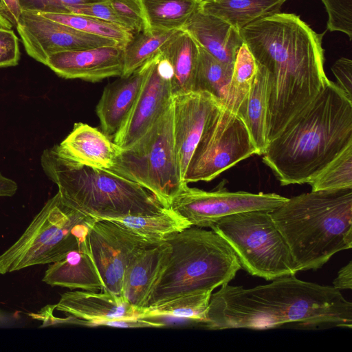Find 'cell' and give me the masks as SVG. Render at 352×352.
<instances>
[{
    "mask_svg": "<svg viewBox=\"0 0 352 352\" xmlns=\"http://www.w3.org/2000/svg\"><path fill=\"white\" fill-rule=\"evenodd\" d=\"M256 62L270 79L267 141L274 139L329 81L322 40L299 16L277 12L241 30Z\"/></svg>",
    "mask_w": 352,
    "mask_h": 352,
    "instance_id": "obj_1",
    "label": "cell"
},
{
    "mask_svg": "<svg viewBox=\"0 0 352 352\" xmlns=\"http://www.w3.org/2000/svg\"><path fill=\"white\" fill-rule=\"evenodd\" d=\"M291 324L352 327V303L333 286L283 276L251 288L224 284L211 294L202 327L267 329Z\"/></svg>",
    "mask_w": 352,
    "mask_h": 352,
    "instance_id": "obj_2",
    "label": "cell"
},
{
    "mask_svg": "<svg viewBox=\"0 0 352 352\" xmlns=\"http://www.w3.org/2000/svg\"><path fill=\"white\" fill-rule=\"evenodd\" d=\"M352 144V100L337 85L317 96L271 141L263 162L282 186L302 184Z\"/></svg>",
    "mask_w": 352,
    "mask_h": 352,
    "instance_id": "obj_3",
    "label": "cell"
},
{
    "mask_svg": "<svg viewBox=\"0 0 352 352\" xmlns=\"http://www.w3.org/2000/svg\"><path fill=\"white\" fill-rule=\"evenodd\" d=\"M270 214L297 272L319 270L335 254L352 248V188L294 196Z\"/></svg>",
    "mask_w": 352,
    "mask_h": 352,
    "instance_id": "obj_4",
    "label": "cell"
},
{
    "mask_svg": "<svg viewBox=\"0 0 352 352\" xmlns=\"http://www.w3.org/2000/svg\"><path fill=\"white\" fill-rule=\"evenodd\" d=\"M41 164L68 205L96 219L153 214L165 208L140 184L110 170L77 163L57 145L43 151Z\"/></svg>",
    "mask_w": 352,
    "mask_h": 352,
    "instance_id": "obj_5",
    "label": "cell"
},
{
    "mask_svg": "<svg viewBox=\"0 0 352 352\" xmlns=\"http://www.w3.org/2000/svg\"><path fill=\"white\" fill-rule=\"evenodd\" d=\"M164 241L170 246L167 263L146 307L190 294L212 293L241 268L233 250L212 230L191 226Z\"/></svg>",
    "mask_w": 352,
    "mask_h": 352,
    "instance_id": "obj_6",
    "label": "cell"
},
{
    "mask_svg": "<svg viewBox=\"0 0 352 352\" xmlns=\"http://www.w3.org/2000/svg\"><path fill=\"white\" fill-rule=\"evenodd\" d=\"M95 220L68 205L57 192L21 236L0 255V274L62 259L88 240Z\"/></svg>",
    "mask_w": 352,
    "mask_h": 352,
    "instance_id": "obj_7",
    "label": "cell"
},
{
    "mask_svg": "<svg viewBox=\"0 0 352 352\" xmlns=\"http://www.w3.org/2000/svg\"><path fill=\"white\" fill-rule=\"evenodd\" d=\"M149 190L165 208L186 184L177 162L173 102L146 133L121 150L109 170Z\"/></svg>",
    "mask_w": 352,
    "mask_h": 352,
    "instance_id": "obj_8",
    "label": "cell"
},
{
    "mask_svg": "<svg viewBox=\"0 0 352 352\" xmlns=\"http://www.w3.org/2000/svg\"><path fill=\"white\" fill-rule=\"evenodd\" d=\"M270 211L256 210L233 214L210 228L229 244L241 267L250 275L266 280L298 272Z\"/></svg>",
    "mask_w": 352,
    "mask_h": 352,
    "instance_id": "obj_9",
    "label": "cell"
},
{
    "mask_svg": "<svg viewBox=\"0 0 352 352\" xmlns=\"http://www.w3.org/2000/svg\"><path fill=\"white\" fill-rule=\"evenodd\" d=\"M254 154L258 151L244 122L223 105L197 144L184 182H210Z\"/></svg>",
    "mask_w": 352,
    "mask_h": 352,
    "instance_id": "obj_10",
    "label": "cell"
},
{
    "mask_svg": "<svg viewBox=\"0 0 352 352\" xmlns=\"http://www.w3.org/2000/svg\"><path fill=\"white\" fill-rule=\"evenodd\" d=\"M287 199L276 193L230 192L222 183L212 191L190 188L186 184L173 198L168 208L192 226L210 228L228 215L250 210H272Z\"/></svg>",
    "mask_w": 352,
    "mask_h": 352,
    "instance_id": "obj_11",
    "label": "cell"
},
{
    "mask_svg": "<svg viewBox=\"0 0 352 352\" xmlns=\"http://www.w3.org/2000/svg\"><path fill=\"white\" fill-rule=\"evenodd\" d=\"M91 253L104 284L103 290L122 296L125 270L142 250L153 246L124 227L96 219L89 232Z\"/></svg>",
    "mask_w": 352,
    "mask_h": 352,
    "instance_id": "obj_12",
    "label": "cell"
},
{
    "mask_svg": "<svg viewBox=\"0 0 352 352\" xmlns=\"http://www.w3.org/2000/svg\"><path fill=\"white\" fill-rule=\"evenodd\" d=\"M171 71L161 53L152 59L135 101L113 141L121 148L142 137L172 103Z\"/></svg>",
    "mask_w": 352,
    "mask_h": 352,
    "instance_id": "obj_13",
    "label": "cell"
},
{
    "mask_svg": "<svg viewBox=\"0 0 352 352\" xmlns=\"http://www.w3.org/2000/svg\"><path fill=\"white\" fill-rule=\"evenodd\" d=\"M16 28L27 54L44 65L49 56L58 52L120 45L113 40L78 30L32 11L23 10Z\"/></svg>",
    "mask_w": 352,
    "mask_h": 352,
    "instance_id": "obj_14",
    "label": "cell"
},
{
    "mask_svg": "<svg viewBox=\"0 0 352 352\" xmlns=\"http://www.w3.org/2000/svg\"><path fill=\"white\" fill-rule=\"evenodd\" d=\"M223 104L206 91L178 92L173 97L175 151L182 177L206 128Z\"/></svg>",
    "mask_w": 352,
    "mask_h": 352,
    "instance_id": "obj_15",
    "label": "cell"
},
{
    "mask_svg": "<svg viewBox=\"0 0 352 352\" xmlns=\"http://www.w3.org/2000/svg\"><path fill=\"white\" fill-rule=\"evenodd\" d=\"M124 52L121 45L62 51L49 56L45 65L61 78L95 82L122 75Z\"/></svg>",
    "mask_w": 352,
    "mask_h": 352,
    "instance_id": "obj_16",
    "label": "cell"
},
{
    "mask_svg": "<svg viewBox=\"0 0 352 352\" xmlns=\"http://www.w3.org/2000/svg\"><path fill=\"white\" fill-rule=\"evenodd\" d=\"M54 309L68 316L64 323L88 327L97 322L140 316V312L122 296L105 290L65 292Z\"/></svg>",
    "mask_w": 352,
    "mask_h": 352,
    "instance_id": "obj_17",
    "label": "cell"
},
{
    "mask_svg": "<svg viewBox=\"0 0 352 352\" xmlns=\"http://www.w3.org/2000/svg\"><path fill=\"white\" fill-rule=\"evenodd\" d=\"M169 244L164 241L140 251L126 267L122 280V296L140 312L150 297L168 260Z\"/></svg>",
    "mask_w": 352,
    "mask_h": 352,
    "instance_id": "obj_18",
    "label": "cell"
},
{
    "mask_svg": "<svg viewBox=\"0 0 352 352\" xmlns=\"http://www.w3.org/2000/svg\"><path fill=\"white\" fill-rule=\"evenodd\" d=\"M197 44L218 60L233 65L243 41L241 31L200 8L182 28Z\"/></svg>",
    "mask_w": 352,
    "mask_h": 352,
    "instance_id": "obj_19",
    "label": "cell"
},
{
    "mask_svg": "<svg viewBox=\"0 0 352 352\" xmlns=\"http://www.w3.org/2000/svg\"><path fill=\"white\" fill-rule=\"evenodd\" d=\"M57 147L65 156L77 163L108 170L122 150L102 131L82 122L75 123L72 131Z\"/></svg>",
    "mask_w": 352,
    "mask_h": 352,
    "instance_id": "obj_20",
    "label": "cell"
},
{
    "mask_svg": "<svg viewBox=\"0 0 352 352\" xmlns=\"http://www.w3.org/2000/svg\"><path fill=\"white\" fill-rule=\"evenodd\" d=\"M152 59L131 74L119 76L104 87L96 106V114L102 131L107 136L116 133L131 111Z\"/></svg>",
    "mask_w": 352,
    "mask_h": 352,
    "instance_id": "obj_21",
    "label": "cell"
},
{
    "mask_svg": "<svg viewBox=\"0 0 352 352\" xmlns=\"http://www.w3.org/2000/svg\"><path fill=\"white\" fill-rule=\"evenodd\" d=\"M42 280L51 286L72 290H103V281L92 257L89 239L62 259L50 263Z\"/></svg>",
    "mask_w": 352,
    "mask_h": 352,
    "instance_id": "obj_22",
    "label": "cell"
},
{
    "mask_svg": "<svg viewBox=\"0 0 352 352\" xmlns=\"http://www.w3.org/2000/svg\"><path fill=\"white\" fill-rule=\"evenodd\" d=\"M256 65V72L250 91L236 115L244 122L258 155H261L267 144L266 133L270 79L266 69L257 63Z\"/></svg>",
    "mask_w": 352,
    "mask_h": 352,
    "instance_id": "obj_23",
    "label": "cell"
},
{
    "mask_svg": "<svg viewBox=\"0 0 352 352\" xmlns=\"http://www.w3.org/2000/svg\"><path fill=\"white\" fill-rule=\"evenodd\" d=\"M171 71L173 94L194 91L199 59V46L186 32L182 31L161 52Z\"/></svg>",
    "mask_w": 352,
    "mask_h": 352,
    "instance_id": "obj_24",
    "label": "cell"
},
{
    "mask_svg": "<svg viewBox=\"0 0 352 352\" xmlns=\"http://www.w3.org/2000/svg\"><path fill=\"white\" fill-rule=\"evenodd\" d=\"M286 0H201L200 9L241 31L249 24L280 12Z\"/></svg>",
    "mask_w": 352,
    "mask_h": 352,
    "instance_id": "obj_25",
    "label": "cell"
},
{
    "mask_svg": "<svg viewBox=\"0 0 352 352\" xmlns=\"http://www.w3.org/2000/svg\"><path fill=\"white\" fill-rule=\"evenodd\" d=\"M107 220L124 227L153 245L160 244L170 235L192 226L185 218L169 208L153 214L130 215Z\"/></svg>",
    "mask_w": 352,
    "mask_h": 352,
    "instance_id": "obj_26",
    "label": "cell"
},
{
    "mask_svg": "<svg viewBox=\"0 0 352 352\" xmlns=\"http://www.w3.org/2000/svg\"><path fill=\"white\" fill-rule=\"evenodd\" d=\"M146 28L182 30L201 0H138Z\"/></svg>",
    "mask_w": 352,
    "mask_h": 352,
    "instance_id": "obj_27",
    "label": "cell"
},
{
    "mask_svg": "<svg viewBox=\"0 0 352 352\" xmlns=\"http://www.w3.org/2000/svg\"><path fill=\"white\" fill-rule=\"evenodd\" d=\"M182 31L151 28L134 35L124 47V69L121 76L131 74L160 54L168 43Z\"/></svg>",
    "mask_w": 352,
    "mask_h": 352,
    "instance_id": "obj_28",
    "label": "cell"
},
{
    "mask_svg": "<svg viewBox=\"0 0 352 352\" xmlns=\"http://www.w3.org/2000/svg\"><path fill=\"white\" fill-rule=\"evenodd\" d=\"M233 65L218 60L199 46L194 91L208 92L224 104Z\"/></svg>",
    "mask_w": 352,
    "mask_h": 352,
    "instance_id": "obj_29",
    "label": "cell"
},
{
    "mask_svg": "<svg viewBox=\"0 0 352 352\" xmlns=\"http://www.w3.org/2000/svg\"><path fill=\"white\" fill-rule=\"evenodd\" d=\"M212 293L199 292L174 298L148 307L140 312L142 318L173 317L203 323Z\"/></svg>",
    "mask_w": 352,
    "mask_h": 352,
    "instance_id": "obj_30",
    "label": "cell"
},
{
    "mask_svg": "<svg viewBox=\"0 0 352 352\" xmlns=\"http://www.w3.org/2000/svg\"><path fill=\"white\" fill-rule=\"evenodd\" d=\"M256 60L245 43L239 49L233 65L224 106L235 113L243 104L256 72Z\"/></svg>",
    "mask_w": 352,
    "mask_h": 352,
    "instance_id": "obj_31",
    "label": "cell"
},
{
    "mask_svg": "<svg viewBox=\"0 0 352 352\" xmlns=\"http://www.w3.org/2000/svg\"><path fill=\"white\" fill-rule=\"evenodd\" d=\"M41 14L51 20L78 30L113 40L123 47H125L134 36L118 25L87 15L72 13Z\"/></svg>",
    "mask_w": 352,
    "mask_h": 352,
    "instance_id": "obj_32",
    "label": "cell"
},
{
    "mask_svg": "<svg viewBox=\"0 0 352 352\" xmlns=\"http://www.w3.org/2000/svg\"><path fill=\"white\" fill-rule=\"evenodd\" d=\"M312 191L352 188V144L307 182Z\"/></svg>",
    "mask_w": 352,
    "mask_h": 352,
    "instance_id": "obj_33",
    "label": "cell"
},
{
    "mask_svg": "<svg viewBox=\"0 0 352 352\" xmlns=\"http://www.w3.org/2000/svg\"><path fill=\"white\" fill-rule=\"evenodd\" d=\"M328 14L327 29L352 38V0H321Z\"/></svg>",
    "mask_w": 352,
    "mask_h": 352,
    "instance_id": "obj_34",
    "label": "cell"
},
{
    "mask_svg": "<svg viewBox=\"0 0 352 352\" xmlns=\"http://www.w3.org/2000/svg\"><path fill=\"white\" fill-rule=\"evenodd\" d=\"M68 13L87 15L118 25L134 35L131 25L118 16L107 1L72 6Z\"/></svg>",
    "mask_w": 352,
    "mask_h": 352,
    "instance_id": "obj_35",
    "label": "cell"
},
{
    "mask_svg": "<svg viewBox=\"0 0 352 352\" xmlns=\"http://www.w3.org/2000/svg\"><path fill=\"white\" fill-rule=\"evenodd\" d=\"M116 13L131 27L134 35L146 28L138 0H108Z\"/></svg>",
    "mask_w": 352,
    "mask_h": 352,
    "instance_id": "obj_36",
    "label": "cell"
},
{
    "mask_svg": "<svg viewBox=\"0 0 352 352\" xmlns=\"http://www.w3.org/2000/svg\"><path fill=\"white\" fill-rule=\"evenodd\" d=\"M23 10L38 13H68L72 6L107 0H19Z\"/></svg>",
    "mask_w": 352,
    "mask_h": 352,
    "instance_id": "obj_37",
    "label": "cell"
},
{
    "mask_svg": "<svg viewBox=\"0 0 352 352\" xmlns=\"http://www.w3.org/2000/svg\"><path fill=\"white\" fill-rule=\"evenodd\" d=\"M19 58V38L12 29L0 26V67L16 66Z\"/></svg>",
    "mask_w": 352,
    "mask_h": 352,
    "instance_id": "obj_38",
    "label": "cell"
},
{
    "mask_svg": "<svg viewBox=\"0 0 352 352\" xmlns=\"http://www.w3.org/2000/svg\"><path fill=\"white\" fill-rule=\"evenodd\" d=\"M335 76L337 86L342 90L347 98L352 100V61L342 57L337 60L331 67Z\"/></svg>",
    "mask_w": 352,
    "mask_h": 352,
    "instance_id": "obj_39",
    "label": "cell"
},
{
    "mask_svg": "<svg viewBox=\"0 0 352 352\" xmlns=\"http://www.w3.org/2000/svg\"><path fill=\"white\" fill-rule=\"evenodd\" d=\"M102 326L119 328H158L165 326V324L153 318L136 316L97 322L91 325V327Z\"/></svg>",
    "mask_w": 352,
    "mask_h": 352,
    "instance_id": "obj_40",
    "label": "cell"
},
{
    "mask_svg": "<svg viewBox=\"0 0 352 352\" xmlns=\"http://www.w3.org/2000/svg\"><path fill=\"white\" fill-rule=\"evenodd\" d=\"M22 12L19 0H0V26L16 28Z\"/></svg>",
    "mask_w": 352,
    "mask_h": 352,
    "instance_id": "obj_41",
    "label": "cell"
},
{
    "mask_svg": "<svg viewBox=\"0 0 352 352\" xmlns=\"http://www.w3.org/2000/svg\"><path fill=\"white\" fill-rule=\"evenodd\" d=\"M333 287L339 290L352 288V261L342 267L338 272L337 277L333 281Z\"/></svg>",
    "mask_w": 352,
    "mask_h": 352,
    "instance_id": "obj_42",
    "label": "cell"
},
{
    "mask_svg": "<svg viewBox=\"0 0 352 352\" xmlns=\"http://www.w3.org/2000/svg\"><path fill=\"white\" fill-rule=\"evenodd\" d=\"M6 315H5V313L2 312L1 310H0V324L1 323H3L6 321Z\"/></svg>",
    "mask_w": 352,
    "mask_h": 352,
    "instance_id": "obj_43",
    "label": "cell"
}]
</instances>
